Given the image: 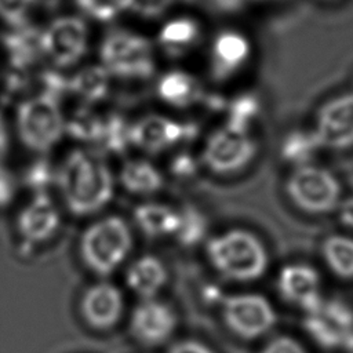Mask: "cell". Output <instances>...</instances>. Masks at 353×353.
I'll list each match as a JSON object with an SVG mask.
<instances>
[{
	"label": "cell",
	"instance_id": "cell-31",
	"mask_svg": "<svg viewBox=\"0 0 353 353\" xmlns=\"http://www.w3.org/2000/svg\"><path fill=\"white\" fill-rule=\"evenodd\" d=\"M36 0H0V18L14 28L23 26L26 14Z\"/></svg>",
	"mask_w": 353,
	"mask_h": 353
},
{
	"label": "cell",
	"instance_id": "cell-8",
	"mask_svg": "<svg viewBox=\"0 0 353 353\" xmlns=\"http://www.w3.org/2000/svg\"><path fill=\"white\" fill-rule=\"evenodd\" d=\"M222 319L232 334L252 341L268 334L274 327L277 316L266 296L241 292L223 298Z\"/></svg>",
	"mask_w": 353,
	"mask_h": 353
},
{
	"label": "cell",
	"instance_id": "cell-27",
	"mask_svg": "<svg viewBox=\"0 0 353 353\" xmlns=\"http://www.w3.org/2000/svg\"><path fill=\"white\" fill-rule=\"evenodd\" d=\"M97 143L106 150L120 153L130 145V124L117 114L103 116Z\"/></svg>",
	"mask_w": 353,
	"mask_h": 353
},
{
	"label": "cell",
	"instance_id": "cell-1",
	"mask_svg": "<svg viewBox=\"0 0 353 353\" xmlns=\"http://www.w3.org/2000/svg\"><path fill=\"white\" fill-rule=\"evenodd\" d=\"M65 207L76 216L102 211L114 196V176L106 161L92 150L69 152L54 178Z\"/></svg>",
	"mask_w": 353,
	"mask_h": 353
},
{
	"label": "cell",
	"instance_id": "cell-23",
	"mask_svg": "<svg viewBox=\"0 0 353 353\" xmlns=\"http://www.w3.org/2000/svg\"><path fill=\"white\" fill-rule=\"evenodd\" d=\"M4 46L17 68L28 66L43 54L41 32L26 25L15 28L4 36Z\"/></svg>",
	"mask_w": 353,
	"mask_h": 353
},
{
	"label": "cell",
	"instance_id": "cell-11",
	"mask_svg": "<svg viewBox=\"0 0 353 353\" xmlns=\"http://www.w3.org/2000/svg\"><path fill=\"white\" fill-rule=\"evenodd\" d=\"M41 50L58 68L76 65L87 51V28L77 17H61L41 32Z\"/></svg>",
	"mask_w": 353,
	"mask_h": 353
},
{
	"label": "cell",
	"instance_id": "cell-17",
	"mask_svg": "<svg viewBox=\"0 0 353 353\" xmlns=\"http://www.w3.org/2000/svg\"><path fill=\"white\" fill-rule=\"evenodd\" d=\"M125 285L141 299L157 298L168 283L165 263L153 254H145L130 263L124 273Z\"/></svg>",
	"mask_w": 353,
	"mask_h": 353
},
{
	"label": "cell",
	"instance_id": "cell-15",
	"mask_svg": "<svg viewBox=\"0 0 353 353\" xmlns=\"http://www.w3.org/2000/svg\"><path fill=\"white\" fill-rule=\"evenodd\" d=\"M17 230L28 244L50 241L61 228V212L46 192H36L17 215Z\"/></svg>",
	"mask_w": 353,
	"mask_h": 353
},
{
	"label": "cell",
	"instance_id": "cell-36",
	"mask_svg": "<svg viewBox=\"0 0 353 353\" xmlns=\"http://www.w3.org/2000/svg\"><path fill=\"white\" fill-rule=\"evenodd\" d=\"M54 178H55V174L51 175L48 165L44 164L43 161H40L30 168V176H28V182L30 181V183L37 188V192H44V189H43L44 185L50 179H54Z\"/></svg>",
	"mask_w": 353,
	"mask_h": 353
},
{
	"label": "cell",
	"instance_id": "cell-9",
	"mask_svg": "<svg viewBox=\"0 0 353 353\" xmlns=\"http://www.w3.org/2000/svg\"><path fill=\"white\" fill-rule=\"evenodd\" d=\"M256 152L258 145L248 132H240L225 125L207 138L201 160L211 172L226 175L247 167Z\"/></svg>",
	"mask_w": 353,
	"mask_h": 353
},
{
	"label": "cell",
	"instance_id": "cell-21",
	"mask_svg": "<svg viewBox=\"0 0 353 353\" xmlns=\"http://www.w3.org/2000/svg\"><path fill=\"white\" fill-rule=\"evenodd\" d=\"M159 98L176 109H185L201 99L203 91L199 81L189 73L182 70H171L164 73L157 81Z\"/></svg>",
	"mask_w": 353,
	"mask_h": 353
},
{
	"label": "cell",
	"instance_id": "cell-5",
	"mask_svg": "<svg viewBox=\"0 0 353 353\" xmlns=\"http://www.w3.org/2000/svg\"><path fill=\"white\" fill-rule=\"evenodd\" d=\"M290 200L307 214H325L341 201V185L336 176L314 164L295 167L285 182Z\"/></svg>",
	"mask_w": 353,
	"mask_h": 353
},
{
	"label": "cell",
	"instance_id": "cell-33",
	"mask_svg": "<svg viewBox=\"0 0 353 353\" xmlns=\"http://www.w3.org/2000/svg\"><path fill=\"white\" fill-rule=\"evenodd\" d=\"M172 0H131V8L143 17H157L164 12Z\"/></svg>",
	"mask_w": 353,
	"mask_h": 353
},
{
	"label": "cell",
	"instance_id": "cell-16",
	"mask_svg": "<svg viewBox=\"0 0 353 353\" xmlns=\"http://www.w3.org/2000/svg\"><path fill=\"white\" fill-rule=\"evenodd\" d=\"M277 290L285 302L301 307L303 312L323 298L319 272L305 263L283 266L277 274Z\"/></svg>",
	"mask_w": 353,
	"mask_h": 353
},
{
	"label": "cell",
	"instance_id": "cell-18",
	"mask_svg": "<svg viewBox=\"0 0 353 353\" xmlns=\"http://www.w3.org/2000/svg\"><path fill=\"white\" fill-rule=\"evenodd\" d=\"M251 46L248 39L236 30H225L216 34L211 48L212 72L215 77H228L237 72L248 61Z\"/></svg>",
	"mask_w": 353,
	"mask_h": 353
},
{
	"label": "cell",
	"instance_id": "cell-6",
	"mask_svg": "<svg viewBox=\"0 0 353 353\" xmlns=\"http://www.w3.org/2000/svg\"><path fill=\"white\" fill-rule=\"evenodd\" d=\"M101 65L110 76L121 79H148L154 72L149 41L141 36L116 30L101 46Z\"/></svg>",
	"mask_w": 353,
	"mask_h": 353
},
{
	"label": "cell",
	"instance_id": "cell-3",
	"mask_svg": "<svg viewBox=\"0 0 353 353\" xmlns=\"http://www.w3.org/2000/svg\"><path fill=\"white\" fill-rule=\"evenodd\" d=\"M132 245L134 236L127 221L119 215H106L83 230L79 255L92 274L108 277L125 262Z\"/></svg>",
	"mask_w": 353,
	"mask_h": 353
},
{
	"label": "cell",
	"instance_id": "cell-24",
	"mask_svg": "<svg viewBox=\"0 0 353 353\" xmlns=\"http://www.w3.org/2000/svg\"><path fill=\"white\" fill-rule=\"evenodd\" d=\"M327 268L341 279H353V237L331 234L321 245Z\"/></svg>",
	"mask_w": 353,
	"mask_h": 353
},
{
	"label": "cell",
	"instance_id": "cell-32",
	"mask_svg": "<svg viewBox=\"0 0 353 353\" xmlns=\"http://www.w3.org/2000/svg\"><path fill=\"white\" fill-rule=\"evenodd\" d=\"M259 353H307L303 345L290 336V335H279L272 338Z\"/></svg>",
	"mask_w": 353,
	"mask_h": 353
},
{
	"label": "cell",
	"instance_id": "cell-39",
	"mask_svg": "<svg viewBox=\"0 0 353 353\" xmlns=\"http://www.w3.org/2000/svg\"><path fill=\"white\" fill-rule=\"evenodd\" d=\"M345 352H346V353H353V339L350 341V343L347 345V347L345 349Z\"/></svg>",
	"mask_w": 353,
	"mask_h": 353
},
{
	"label": "cell",
	"instance_id": "cell-2",
	"mask_svg": "<svg viewBox=\"0 0 353 353\" xmlns=\"http://www.w3.org/2000/svg\"><path fill=\"white\" fill-rule=\"evenodd\" d=\"M205 252L208 262L222 277L237 283L262 277L269 265L268 250L261 239L239 228L211 237Z\"/></svg>",
	"mask_w": 353,
	"mask_h": 353
},
{
	"label": "cell",
	"instance_id": "cell-13",
	"mask_svg": "<svg viewBox=\"0 0 353 353\" xmlns=\"http://www.w3.org/2000/svg\"><path fill=\"white\" fill-rule=\"evenodd\" d=\"M313 132L321 148L342 150L353 146V92L327 101L316 116Z\"/></svg>",
	"mask_w": 353,
	"mask_h": 353
},
{
	"label": "cell",
	"instance_id": "cell-28",
	"mask_svg": "<svg viewBox=\"0 0 353 353\" xmlns=\"http://www.w3.org/2000/svg\"><path fill=\"white\" fill-rule=\"evenodd\" d=\"M205 232V221L200 212L192 207L179 210V225L175 239L185 245L197 243Z\"/></svg>",
	"mask_w": 353,
	"mask_h": 353
},
{
	"label": "cell",
	"instance_id": "cell-25",
	"mask_svg": "<svg viewBox=\"0 0 353 353\" xmlns=\"http://www.w3.org/2000/svg\"><path fill=\"white\" fill-rule=\"evenodd\" d=\"M321 149L313 130L310 131H292L283 139L281 143V157L287 163L301 167L312 164V159Z\"/></svg>",
	"mask_w": 353,
	"mask_h": 353
},
{
	"label": "cell",
	"instance_id": "cell-19",
	"mask_svg": "<svg viewBox=\"0 0 353 353\" xmlns=\"http://www.w3.org/2000/svg\"><path fill=\"white\" fill-rule=\"evenodd\" d=\"M132 218L142 234L149 239L174 237L179 225V210L165 203L146 201L134 208Z\"/></svg>",
	"mask_w": 353,
	"mask_h": 353
},
{
	"label": "cell",
	"instance_id": "cell-7",
	"mask_svg": "<svg viewBox=\"0 0 353 353\" xmlns=\"http://www.w3.org/2000/svg\"><path fill=\"white\" fill-rule=\"evenodd\" d=\"M303 328L323 349H346L353 339V309L339 299L324 296L305 312Z\"/></svg>",
	"mask_w": 353,
	"mask_h": 353
},
{
	"label": "cell",
	"instance_id": "cell-30",
	"mask_svg": "<svg viewBox=\"0 0 353 353\" xmlns=\"http://www.w3.org/2000/svg\"><path fill=\"white\" fill-rule=\"evenodd\" d=\"M77 6L88 15L109 21L119 15V12L131 8V0H76Z\"/></svg>",
	"mask_w": 353,
	"mask_h": 353
},
{
	"label": "cell",
	"instance_id": "cell-4",
	"mask_svg": "<svg viewBox=\"0 0 353 353\" xmlns=\"http://www.w3.org/2000/svg\"><path fill=\"white\" fill-rule=\"evenodd\" d=\"M15 128L26 149L34 153L54 149L66 132V120L57 97L43 92L22 101L17 109Z\"/></svg>",
	"mask_w": 353,
	"mask_h": 353
},
{
	"label": "cell",
	"instance_id": "cell-35",
	"mask_svg": "<svg viewBox=\"0 0 353 353\" xmlns=\"http://www.w3.org/2000/svg\"><path fill=\"white\" fill-rule=\"evenodd\" d=\"M167 353H215L208 345L197 339H182L170 346Z\"/></svg>",
	"mask_w": 353,
	"mask_h": 353
},
{
	"label": "cell",
	"instance_id": "cell-34",
	"mask_svg": "<svg viewBox=\"0 0 353 353\" xmlns=\"http://www.w3.org/2000/svg\"><path fill=\"white\" fill-rule=\"evenodd\" d=\"M17 183L12 174L0 163V208L11 204L15 196Z\"/></svg>",
	"mask_w": 353,
	"mask_h": 353
},
{
	"label": "cell",
	"instance_id": "cell-12",
	"mask_svg": "<svg viewBox=\"0 0 353 353\" xmlns=\"http://www.w3.org/2000/svg\"><path fill=\"white\" fill-rule=\"evenodd\" d=\"M193 135L190 124L163 114H145L130 124V145L148 154H160Z\"/></svg>",
	"mask_w": 353,
	"mask_h": 353
},
{
	"label": "cell",
	"instance_id": "cell-29",
	"mask_svg": "<svg viewBox=\"0 0 353 353\" xmlns=\"http://www.w3.org/2000/svg\"><path fill=\"white\" fill-rule=\"evenodd\" d=\"M256 113H258V102L254 97L251 95L237 97L229 106L226 127L240 132H248V125L252 123Z\"/></svg>",
	"mask_w": 353,
	"mask_h": 353
},
{
	"label": "cell",
	"instance_id": "cell-14",
	"mask_svg": "<svg viewBox=\"0 0 353 353\" xmlns=\"http://www.w3.org/2000/svg\"><path fill=\"white\" fill-rule=\"evenodd\" d=\"M124 295L109 281H97L87 287L80 298L79 309L84 323L95 331H109L124 314Z\"/></svg>",
	"mask_w": 353,
	"mask_h": 353
},
{
	"label": "cell",
	"instance_id": "cell-26",
	"mask_svg": "<svg viewBox=\"0 0 353 353\" xmlns=\"http://www.w3.org/2000/svg\"><path fill=\"white\" fill-rule=\"evenodd\" d=\"M199 37V26L193 19L178 18L164 25L159 40L170 54L182 52Z\"/></svg>",
	"mask_w": 353,
	"mask_h": 353
},
{
	"label": "cell",
	"instance_id": "cell-22",
	"mask_svg": "<svg viewBox=\"0 0 353 353\" xmlns=\"http://www.w3.org/2000/svg\"><path fill=\"white\" fill-rule=\"evenodd\" d=\"M109 76L102 65H90L68 80L66 87L84 103H97L108 95Z\"/></svg>",
	"mask_w": 353,
	"mask_h": 353
},
{
	"label": "cell",
	"instance_id": "cell-20",
	"mask_svg": "<svg viewBox=\"0 0 353 353\" xmlns=\"http://www.w3.org/2000/svg\"><path fill=\"white\" fill-rule=\"evenodd\" d=\"M119 183L130 194L150 196L163 189L164 176L150 160L131 159L120 167Z\"/></svg>",
	"mask_w": 353,
	"mask_h": 353
},
{
	"label": "cell",
	"instance_id": "cell-38",
	"mask_svg": "<svg viewBox=\"0 0 353 353\" xmlns=\"http://www.w3.org/2000/svg\"><path fill=\"white\" fill-rule=\"evenodd\" d=\"M8 146H10L8 128H7V123L3 117V114L0 113V163L8 152Z\"/></svg>",
	"mask_w": 353,
	"mask_h": 353
},
{
	"label": "cell",
	"instance_id": "cell-10",
	"mask_svg": "<svg viewBox=\"0 0 353 353\" xmlns=\"http://www.w3.org/2000/svg\"><path fill=\"white\" fill-rule=\"evenodd\" d=\"M178 327V316L171 305L157 298L141 299L130 316L132 338L146 347H157L171 339Z\"/></svg>",
	"mask_w": 353,
	"mask_h": 353
},
{
	"label": "cell",
	"instance_id": "cell-37",
	"mask_svg": "<svg viewBox=\"0 0 353 353\" xmlns=\"http://www.w3.org/2000/svg\"><path fill=\"white\" fill-rule=\"evenodd\" d=\"M338 218L349 229L353 230V196L347 197L338 204Z\"/></svg>",
	"mask_w": 353,
	"mask_h": 353
}]
</instances>
